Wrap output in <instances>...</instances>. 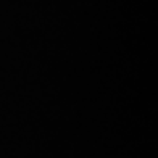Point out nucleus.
Segmentation results:
<instances>
[]
</instances>
